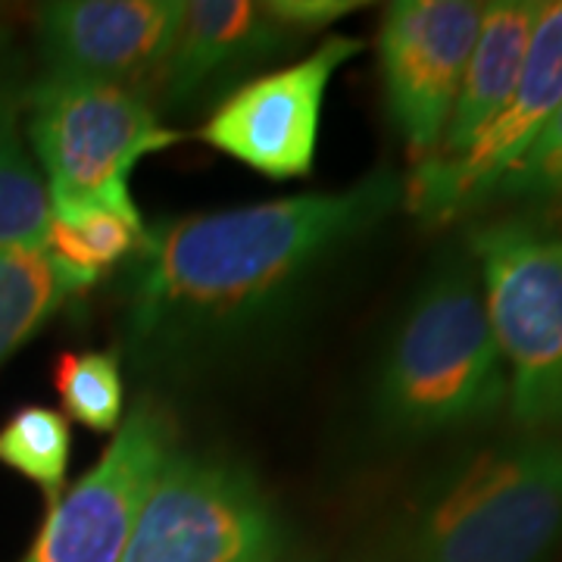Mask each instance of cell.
<instances>
[{
  "label": "cell",
  "mask_w": 562,
  "mask_h": 562,
  "mask_svg": "<svg viewBox=\"0 0 562 562\" xmlns=\"http://www.w3.org/2000/svg\"><path fill=\"white\" fill-rule=\"evenodd\" d=\"M562 103V0L541 3L509 101L472 147L450 162L425 160L403 184V201L425 225H447L491 203Z\"/></svg>",
  "instance_id": "obj_7"
},
{
  "label": "cell",
  "mask_w": 562,
  "mask_h": 562,
  "mask_svg": "<svg viewBox=\"0 0 562 562\" xmlns=\"http://www.w3.org/2000/svg\"><path fill=\"white\" fill-rule=\"evenodd\" d=\"M147 241L144 222L110 210H85L76 216H50L44 250L69 279L91 288L106 269L138 257Z\"/></svg>",
  "instance_id": "obj_16"
},
{
  "label": "cell",
  "mask_w": 562,
  "mask_h": 562,
  "mask_svg": "<svg viewBox=\"0 0 562 562\" xmlns=\"http://www.w3.org/2000/svg\"><path fill=\"white\" fill-rule=\"evenodd\" d=\"M303 44L266 3L250 0H191L184 3L179 35L154 85L157 113L184 116L257 79L262 66L288 57Z\"/></svg>",
  "instance_id": "obj_12"
},
{
  "label": "cell",
  "mask_w": 562,
  "mask_h": 562,
  "mask_svg": "<svg viewBox=\"0 0 562 562\" xmlns=\"http://www.w3.org/2000/svg\"><path fill=\"white\" fill-rule=\"evenodd\" d=\"M360 50V41L328 35L303 60L244 81L210 110L201 140L272 181L310 176L328 85Z\"/></svg>",
  "instance_id": "obj_8"
},
{
  "label": "cell",
  "mask_w": 562,
  "mask_h": 562,
  "mask_svg": "<svg viewBox=\"0 0 562 562\" xmlns=\"http://www.w3.org/2000/svg\"><path fill=\"white\" fill-rule=\"evenodd\" d=\"M172 450L169 416L154 401H140L98 465L47 506L22 562H120L140 503Z\"/></svg>",
  "instance_id": "obj_10"
},
{
  "label": "cell",
  "mask_w": 562,
  "mask_h": 562,
  "mask_svg": "<svg viewBox=\"0 0 562 562\" xmlns=\"http://www.w3.org/2000/svg\"><path fill=\"white\" fill-rule=\"evenodd\" d=\"M50 228L47 184L22 132V91L0 98V254L44 247Z\"/></svg>",
  "instance_id": "obj_15"
},
{
  "label": "cell",
  "mask_w": 562,
  "mask_h": 562,
  "mask_svg": "<svg viewBox=\"0 0 562 562\" xmlns=\"http://www.w3.org/2000/svg\"><path fill=\"white\" fill-rule=\"evenodd\" d=\"M465 250L506 369V406L519 431L562 428V232L503 216L475 225Z\"/></svg>",
  "instance_id": "obj_5"
},
{
  "label": "cell",
  "mask_w": 562,
  "mask_h": 562,
  "mask_svg": "<svg viewBox=\"0 0 562 562\" xmlns=\"http://www.w3.org/2000/svg\"><path fill=\"white\" fill-rule=\"evenodd\" d=\"M401 201L397 172L375 169L341 191L160 222L125 284L128 360L181 382L254 350Z\"/></svg>",
  "instance_id": "obj_1"
},
{
  "label": "cell",
  "mask_w": 562,
  "mask_h": 562,
  "mask_svg": "<svg viewBox=\"0 0 562 562\" xmlns=\"http://www.w3.org/2000/svg\"><path fill=\"white\" fill-rule=\"evenodd\" d=\"M181 13V0L44 3L38 10L44 72L110 81L147 94L169 60Z\"/></svg>",
  "instance_id": "obj_11"
},
{
  "label": "cell",
  "mask_w": 562,
  "mask_h": 562,
  "mask_svg": "<svg viewBox=\"0 0 562 562\" xmlns=\"http://www.w3.org/2000/svg\"><path fill=\"white\" fill-rule=\"evenodd\" d=\"M479 0H397L379 25V72L387 116L416 162L443 138L462 72L482 29Z\"/></svg>",
  "instance_id": "obj_9"
},
{
  "label": "cell",
  "mask_w": 562,
  "mask_h": 562,
  "mask_svg": "<svg viewBox=\"0 0 562 562\" xmlns=\"http://www.w3.org/2000/svg\"><path fill=\"white\" fill-rule=\"evenodd\" d=\"M494 201L562 203V103L543 125L522 162L501 181Z\"/></svg>",
  "instance_id": "obj_19"
},
{
  "label": "cell",
  "mask_w": 562,
  "mask_h": 562,
  "mask_svg": "<svg viewBox=\"0 0 562 562\" xmlns=\"http://www.w3.org/2000/svg\"><path fill=\"white\" fill-rule=\"evenodd\" d=\"M541 13L538 0H494L484 3L482 29L469 54L460 94L450 110L438 150L431 162H450L462 157L472 140L501 113L522 72L525 50ZM425 162V160H422ZM419 166V162H416Z\"/></svg>",
  "instance_id": "obj_13"
},
{
  "label": "cell",
  "mask_w": 562,
  "mask_h": 562,
  "mask_svg": "<svg viewBox=\"0 0 562 562\" xmlns=\"http://www.w3.org/2000/svg\"><path fill=\"white\" fill-rule=\"evenodd\" d=\"M284 543L279 509L244 465L172 450L120 562H281Z\"/></svg>",
  "instance_id": "obj_6"
},
{
  "label": "cell",
  "mask_w": 562,
  "mask_h": 562,
  "mask_svg": "<svg viewBox=\"0 0 562 562\" xmlns=\"http://www.w3.org/2000/svg\"><path fill=\"white\" fill-rule=\"evenodd\" d=\"M25 140L47 184L50 216L110 210L140 220L132 172L179 144L147 94L98 79L44 72L22 91Z\"/></svg>",
  "instance_id": "obj_4"
},
{
  "label": "cell",
  "mask_w": 562,
  "mask_h": 562,
  "mask_svg": "<svg viewBox=\"0 0 562 562\" xmlns=\"http://www.w3.org/2000/svg\"><path fill=\"white\" fill-rule=\"evenodd\" d=\"M266 10L284 29H291L294 35L310 38L313 32H322L331 22L344 20L353 10H360V3H353V0H269Z\"/></svg>",
  "instance_id": "obj_20"
},
{
  "label": "cell",
  "mask_w": 562,
  "mask_h": 562,
  "mask_svg": "<svg viewBox=\"0 0 562 562\" xmlns=\"http://www.w3.org/2000/svg\"><path fill=\"white\" fill-rule=\"evenodd\" d=\"M85 291L69 279L44 247H16L0 254V362L32 341L60 313L69 297Z\"/></svg>",
  "instance_id": "obj_14"
},
{
  "label": "cell",
  "mask_w": 562,
  "mask_h": 562,
  "mask_svg": "<svg viewBox=\"0 0 562 562\" xmlns=\"http://www.w3.org/2000/svg\"><path fill=\"white\" fill-rule=\"evenodd\" d=\"M72 457L69 419L50 406H20L0 425V465L13 469L44 494L47 506L60 497Z\"/></svg>",
  "instance_id": "obj_17"
},
{
  "label": "cell",
  "mask_w": 562,
  "mask_h": 562,
  "mask_svg": "<svg viewBox=\"0 0 562 562\" xmlns=\"http://www.w3.org/2000/svg\"><path fill=\"white\" fill-rule=\"evenodd\" d=\"M63 416L98 435H116L125 419V375L113 350H66L54 362Z\"/></svg>",
  "instance_id": "obj_18"
},
{
  "label": "cell",
  "mask_w": 562,
  "mask_h": 562,
  "mask_svg": "<svg viewBox=\"0 0 562 562\" xmlns=\"http://www.w3.org/2000/svg\"><path fill=\"white\" fill-rule=\"evenodd\" d=\"M506 406V369L469 250H443L384 347L372 419L384 438L431 441L491 422Z\"/></svg>",
  "instance_id": "obj_2"
},
{
  "label": "cell",
  "mask_w": 562,
  "mask_h": 562,
  "mask_svg": "<svg viewBox=\"0 0 562 562\" xmlns=\"http://www.w3.org/2000/svg\"><path fill=\"white\" fill-rule=\"evenodd\" d=\"M13 72H16V57H13V38L7 29H0V98L10 94L13 85Z\"/></svg>",
  "instance_id": "obj_21"
},
{
  "label": "cell",
  "mask_w": 562,
  "mask_h": 562,
  "mask_svg": "<svg viewBox=\"0 0 562 562\" xmlns=\"http://www.w3.org/2000/svg\"><path fill=\"white\" fill-rule=\"evenodd\" d=\"M562 543V428L519 431L431 472L387 535V562H550Z\"/></svg>",
  "instance_id": "obj_3"
}]
</instances>
